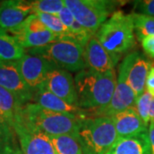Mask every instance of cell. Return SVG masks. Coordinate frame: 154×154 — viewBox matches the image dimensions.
<instances>
[{"label": "cell", "instance_id": "cell-1", "mask_svg": "<svg viewBox=\"0 0 154 154\" xmlns=\"http://www.w3.org/2000/svg\"><path fill=\"white\" fill-rule=\"evenodd\" d=\"M82 118L78 116L47 110L31 102L22 105L13 122H22L49 136L68 134L76 138Z\"/></svg>", "mask_w": 154, "mask_h": 154}, {"label": "cell", "instance_id": "cell-2", "mask_svg": "<svg viewBox=\"0 0 154 154\" xmlns=\"http://www.w3.org/2000/svg\"><path fill=\"white\" fill-rule=\"evenodd\" d=\"M75 84L78 106L92 111L104 108L111 100L116 85L115 70L99 74L89 69L77 72Z\"/></svg>", "mask_w": 154, "mask_h": 154}, {"label": "cell", "instance_id": "cell-3", "mask_svg": "<svg viewBox=\"0 0 154 154\" xmlns=\"http://www.w3.org/2000/svg\"><path fill=\"white\" fill-rule=\"evenodd\" d=\"M96 38L117 63L122 54L134 48L135 35L131 14L115 11L107 19L98 32Z\"/></svg>", "mask_w": 154, "mask_h": 154}, {"label": "cell", "instance_id": "cell-4", "mask_svg": "<svg viewBox=\"0 0 154 154\" xmlns=\"http://www.w3.org/2000/svg\"><path fill=\"white\" fill-rule=\"evenodd\" d=\"M118 135L110 116H85L76 136L83 154H106Z\"/></svg>", "mask_w": 154, "mask_h": 154}, {"label": "cell", "instance_id": "cell-5", "mask_svg": "<svg viewBox=\"0 0 154 154\" xmlns=\"http://www.w3.org/2000/svg\"><path fill=\"white\" fill-rule=\"evenodd\" d=\"M28 54L41 57L57 68L69 72H80L87 69L84 47L69 36L42 47L30 49Z\"/></svg>", "mask_w": 154, "mask_h": 154}, {"label": "cell", "instance_id": "cell-6", "mask_svg": "<svg viewBox=\"0 0 154 154\" xmlns=\"http://www.w3.org/2000/svg\"><path fill=\"white\" fill-rule=\"evenodd\" d=\"M63 2L77 22L94 34L98 32L116 5L115 1L107 0H64Z\"/></svg>", "mask_w": 154, "mask_h": 154}, {"label": "cell", "instance_id": "cell-7", "mask_svg": "<svg viewBox=\"0 0 154 154\" xmlns=\"http://www.w3.org/2000/svg\"><path fill=\"white\" fill-rule=\"evenodd\" d=\"M22 48H38L57 41L62 37L51 32L38 20L35 14L29 15L15 28L7 30Z\"/></svg>", "mask_w": 154, "mask_h": 154}, {"label": "cell", "instance_id": "cell-8", "mask_svg": "<svg viewBox=\"0 0 154 154\" xmlns=\"http://www.w3.org/2000/svg\"><path fill=\"white\" fill-rule=\"evenodd\" d=\"M118 72L115 91L110 103L101 109L92 111L86 110V116H112L122 110L134 107L137 97L127 82L125 71L121 66H119Z\"/></svg>", "mask_w": 154, "mask_h": 154}, {"label": "cell", "instance_id": "cell-9", "mask_svg": "<svg viewBox=\"0 0 154 154\" xmlns=\"http://www.w3.org/2000/svg\"><path fill=\"white\" fill-rule=\"evenodd\" d=\"M120 66L124 69L126 80L136 97L146 91V82L152 63L148 58L140 51H134L124 57Z\"/></svg>", "mask_w": 154, "mask_h": 154}, {"label": "cell", "instance_id": "cell-10", "mask_svg": "<svg viewBox=\"0 0 154 154\" xmlns=\"http://www.w3.org/2000/svg\"><path fill=\"white\" fill-rule=\"evenodd\" d=\"M19 140L22 154H56L49 135L20 121L12 123Z\"/></svg>", "mask_w": 154, "mask_h": 154}, {"label": "cell", "instance_id": "cell-11", "mask_svg": "<svg viewBox=\"0 0 154 154\" xmlns=\"http://www.w3.org/2000/svg\"><path fill=\"white\" fill-rule=\"evenodd\" d=\"M15 63L23 80L33 90L43 85L48 74L56 68L54 64L43 57L28 53Z\"/></svg>", "mask_w": 154, "mask_h": 154}, {"label": "cell", "instance_id": "cell-12", "mask_svg": "<svg viewBox=\"0 0 154 154\" xmlns=\"http://www.w3.org/2000/svg\"><path fill=\"white\" fill-rule=\"evenodd\" d=\"M0 87L15 94L22 105L33 100L34 90L25 82L15 62L0 63Z\"/></svg>", "mask_w": 154, "mask_h": 154}, {"label": "cell", "instance_id": "cell-13", "mask_svg": "<svg viewBox=\"0 0 154 154\" xmlns=\"http://www.w3.org/2000/svg\"><path fill=\"white\" fill-rule=\"evenodd\" d=\"M43 85L51 94L68 104L79 107L75 79L70 72L56 67L48 74Z\"/></svg>", "mask_w": 154, "mask_h": 154}, {"label": "cell", "instance_id": "cell-14", "mask_svg": "<svg viewBox=\"0 0 154 154\" xmlns=\"http://www.w3.org/2000/svg\"><path fill=\"white\" fill-rule=\"evenodd\" d=\"M84 58L89 69L99 74L113 71L116 63L103 47L99 39L93 35L84 48Z\"/></svg>", "mask_w": 154, "mask_h": 154}, {"label": "cell", "instance_id": "cell-15", "mask_svg": "<svg viewBox=\"0 0 154 154\" xmlns=\"http://www.w3.org/2000/svg\"><path fill=\"white\" fill-rule=\"evenodd\" d=\"M32 14V1L5 0L0 3V28L9 30Z\"/></svg>", "mask_w": 154, "mask_h": 154}, {"label": "cell", "instance_id": "cell-16", "mask_svg": "<svg viewBox=\"0 0 154 154\" xmlns=\"http://www.w3.org/2000/svg\"><path fill=\"white\" fill-rule=\"evenodd\" d=\"M33 103L40 105L45 109L53 110L56 112L66 113L78 116H86V110L80 107L69 105L64 100L61 99L55 94H51L45 88L44 85L39 86L33 92Z\"/></svg>", "mask_w": 154, "mask_h": 154}, {"label": "cell", "instance_id": "cell-17", "mask_svg": "<svg viewBox=\"0 0 154 154\" xmlns=\"http://www.w3.org/2000/svg\"><path fill=\"white\" fill-rule=\"evenodd\" d=\"M110 117L118 137H127L148 131V126L141 120L134 107L122 110Z\"/></svg>", "mask_w": 154, "mask_h": 154}, {"label": "cell", "instance_id": "cell-18", "mask_svg": "<svg viewBox=\"0 0 154 154\" xmlns=\"http://www.w3.org/2000/svg\"><path fill=\"white\" fill-rule=\"evenodd\" d=\"M106 154H151L148 131L131 136L118 137Z\"/></svg>", "mask_w": 154, "mask_h": 154}, {"label": "cell", "instance_id": "cell-19", "mask_svg": "<svg viewBox=\"0 0 154 154\" xmlns=\"http://www.w3.org/2000/svg\"><path fill=\"white\" fill-rule=\"evenodd\" d=\"M26 54L22 48L11 34L0 28V63L15 62L21 59Z\"/></svg>", "mask_w": 154, "mask_h": 154}, {"label": "cell", "instance_id": "cell-20", "mask_svg": "<svg viewBox=\"0 0 154 154\" xmlns=\"http://www.w3.org/2000/svg\"><path fill=\"white\" fill-rule=\"evenodd\" d=\"M0 154H22L17 133L6 120L0 122Z\"/></svg>", "mask_w": 154, "mask_h": 154}, {"label": "cell", "instance_id": "cell-21", "mask_svg": "<svg viewBox=\"0 0 154 154\" xmlns=\"http://www.w3.org/2000/svg\"><path fill=\"white\" fill-rule=\"evenodd\" d=\"M17 97L5 88L0 87V115L11 125L22 107Z\"/></svg>", "mask_w": 154, "mask_h": 154}, {"label": "cell", "instance_id": "cell-22", "mask_svg": "<svg viewBox=\"0 0 154 154\" xmlns=\"http://www.w3.org/2000/svg\"><path fill=\"white\" fill-rule=\"evenodd\" d=\"M49 137L55 149L56 154H83L76 138L68 134Z\"/></svg>", "mask_w": 154, "mask_h": 154}, {"label": "cell", "instance_id": "cell-23", "mask_svg": "<svg viewBox=\"0 0 154 154\" xmlns=\"http://www.w3.org/2000/svg\"><path fill=\"white\" fill-rule=\"evenodd\" d=\"M134 22V34L139 40L146 37H154V17L140 14H131Z\"/></svg>", "mask_w": 154, "mask_h": 154}, {"label": "cell", "instance_id": "cell-24", "mask_svg": "<svg viewBox=\"0 0 154 154\" xmlns=\"http://www.w3.org/2000/svg\"><path fill=\"white\" fill-rule=\"evenodd\" d=\"M65 7L63 0H37L32 1V14L45 13L56 15Z\"/></svg>", "mask_w": 154, "mask_h": 154}, {"label": "cell", "instance_id": "cell-25", "mask_svg": "<svg viewBox=\"0 0 154 154\" xmlns=\"http://www.w3.org/2000/svg\"><path fill=\"white\" fill-rule=\"evenodd\" d=\"M35 15L38 18V20L51 32L60 35L61 37L69 36L68 29L63 26L57 16L45 13H36Z\"/></svg>", "mask_w": 154, "mask_h": 154}, {"label": "cell", "instance_id": "cell-26", "mask_svg": "<svg viewBox=\"0 0 154 154\" xmlns=\"http://www.w3.org/2000/svg\"><path fill=\"white\" fill-rule=\"evenodd\" d=\"M153 97L146 90L140 96L136 99L134 108L137 111L138 115L141 118V120L146 123V125L149 126L150 123V108Z\"/></svg>", "mask_w": 154, "mask_h": 154}, {"label": "cell", "instance_id": "cell-27", "mask_svg": "<svg viewBox=\"0 0 154 154\" xmlns=\"http://www.w3.org/2000/svg\"><path fill=\"white\" fill-rule=\"evenodd\" d=\"M93 35H95V34L91 33L86 28H84L82 25H81L77 22L76 20L73 22L70 28L69 29V37L76 40L77 42L81 45H82L84 48H85L86 45L88 44V40Z\"/></svg>", "mask_w": 154, "mask_h": 154}, {"label": "cell", "instance_id": "cell-28", "mask_svg": "<svg viewBox=\"0 0 154 154\" xmlns=\"http://www.w3.org/2000/svg\"><path fill=\"white\" fill-rule=\"evenodd\" d=\"M133 13L154 17V0L135 1L134 4Z\"/></svg>", "mask_w": 154, "mask_h": 154}, {"label": "cell", "instance_id": "cell-29", "mask_svg": "<svg viewBox=\"0 0 154 154\" xmlns=\"http://www.w3.org/2000/svg\"><path fill=\"white\" fill-rule=\"evenodd\" d=\"M57 17L60 19L62 23L63 24V26L68 29V31H69V29L71 27L73 22L75 21V17L73 16L72 12L67 8L66 6L57 14Z\"/></svg>", "mask_w": 154, "mask_h": 154}, {"label": "cell", "instance_id": "cell-30", "mask_svg": "<svg viewBox=\"0 0 154 154\" xmlns=\"http://www.w3.org/2000/svg\"><path fill=\"white\" fill-rule=\"evenodd\" d=\"M144 51L151 57H154V37H146L141 41Z\"/></svg>", "mask_w": 154, "mask_h": 154}, {"label": "cell", "instance_id": "cell-31", "mask_svg": "<svg viewBox=\"0 0 154 154\" xmlns=\"http://www.w3.org/2000/svg\"><path fill=\"white\" fill-rule=\"evenodd\" d=\"M146 90L154 98V68L149 71L146 82Z\"/></svg>", "mask_w": 154, "mask_h": 154}, {"label": "cell", "instance_id": "cell-32", "mask_svg": "<svg viewBox=\"0 0 154 154\" xmlns=\"http://www.w3.org/2000/svg\"><path fill=\"white\" fill-rule=\"evenodd\" d=\"M148 137L151 147V154H154V123L152 122L149 123Z\"/></svg>", "mask_w": 154, "mask_h": 154}, {"label": "cell", "instance_id": "cell-33", "mask_svg": "<svg viewBox=\"0 0 154 154\" xmlns=\"http://www.w3.org/2000/svg\"><path fill=\"white\" fill-rule=\"evenodd\" d=\"M149 116H150V122H152V123H154V98L152 99V104H151V108H150Z\"/></svg>", "mask_w": 154, "mask_h": 154}]
</instances>
